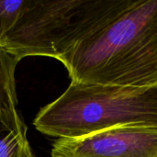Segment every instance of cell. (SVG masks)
<instances>
[{"label": "cell", "instance_id": "6da1fadb", "mask_svg": "<svg viewBox=\"0 0 157 157\" xmlns=\"http://www.w3.org/2000/svg\"><path fill=\"white\" fill-rule=\"evenodd\" d=\"M72 82L146 87L157 85V0H133L60 59Z\"/></svg>", "mask_w": 157, "mask_h": 157}, {"label": "cell", "instance_id": "7a4b0ae2", "mask_svg": "<svg viewBox=\"0 0 157 157\" xmlns=\"http://www.w3.org/2000/svg\"><path fill=\"white\" fill-rule=\"evenodd\" d=\"M33 125L42 134L76 139L118 127L157 128V85L146 87L71 82Z\"/></svg>", "mask_w": 157, "mask_h": 157}, {"label": "cell", "instance_id": "3957f363", "mask_svg": "<svg viewBox=\"0 0 157 157\" xmlns=\"http://www.w3.org/2000/svg\"><path fill=\"white\" fill-rule=\"evenodd\" d=\"M133 0L34 1L29 5L0 49L18 61L48 56L59 61L75 44L111 21Z\"/></svg>", "mask_w": 157, "mask_h": 157}, {"label": "cell", "instance_id": "277c9868", "mask_svg": "<svg viewBox=\"0 0 157 157\" xmlns=\"http://www.w3.org/2000/svg\"><path fill=\"white\" fill-rule=\"evenodd\" d=\"M52 157H157V128L118 127L76 139H57Z\"/></svg>", "mask_w": 157, "mask_h": 157}, {"label": "cell", "instance_id": "5b68a950", "mask_svg": "<svg viewBox=\"0 0 157 157\" xmlns=\"http://www.w3.org/2000/svg\"><path fill=\"white\" fill-rule=\"evenodd\" d=\"M18 60L0 49V122L13 126H26L17 112L15 71Z\"/></svg>", "mask_w": 157, "mask_h": 157}, {"label": "cell", "instance_id": "8992f818", "mask_svg": "<svg viewBox=\"0 0 157 157\" xmlns=\"http://www.w3.org/2000/svg\"><path fill=\"white\" fill-rule=\"evenodd\" d=\"M0 157H36L27 138V126L0 122Z\"/></svg>", "mask_w": 157, "mask_h": 157}, {"label": "cell", "instance_id": "52a82bcc", "mask_svg": "<svg viewBox=\"0 0 157 157\" xmlns=\"http://www.w3.org/2000/svg\"><path fill=\"white\" fill-rule=\"evenodd\" d=\"M29 0H0V46L18 22Z\"/></svg>", "mask_w": 157, "mask_h": 157}]
</instances>
